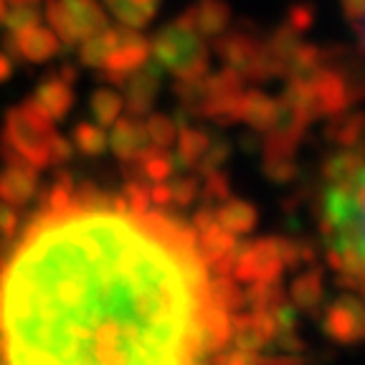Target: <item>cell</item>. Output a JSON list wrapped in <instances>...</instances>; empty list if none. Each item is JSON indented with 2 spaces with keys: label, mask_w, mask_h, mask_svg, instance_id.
I'll return each mask as SVG.
<instances>
[{
  "label": "cell",
  "mask_w": 365,
  "mask_h": 365,
  "mask_svg": "<svg viewBox=\"0 0 365 365\" xmlns=\"http://www.w3.org/2000/svg\"><path fill=\"white\" fill-rule=\"evenodd\" d=\"M195 231L160 213H36L0 269V365H195Z\"/></svg>",
  "instance_id": "1"
},
{
  "label": "cell",
  "mask_w": 365,
  "mask_h": 365,
  "mask_svg": "<svg viewBox=\"0 0 365 365\" xmlns=\"http://www.w3.org/2000/svg\"><path fill=\"white\" fill-rule=\"evenodd\" d=\"M150 51L155 56V63H160V68H165L178 81H188V84L203 79L211 66L205 43L180 18L155 36Z\"/></svg>",
  "instance_id": "2"
},
{
  "label": "cell",
  "mask_w": 365,
  "mask_h": 365,
  "mask_svg": "<svg viewBox=\"0 0 365 365\" xmlns=\"http://www.w3.org/2000/svg\"><path fill=\"white\" fill-rule=\"evenodd\" d=\"M56 135L53 120L38 107L34 97L21 102V107L8 109L3 140L29 163L34 170L48 168V145Z\"/></svg>",
  "instance_id": "3"
},
{
  "label": "cell",
  "mask_w": 365,
  "mask_h": 365,
  "mask_svg": "<svg viewBox=\"0 0 365 365\" xmlns=\"http://www.w3.org/2000/svg\"><path fill=\"white\" fill-rule=\"evenodd\" d=\"M216 53L234 68L244 81H267L272 76H282L279 66L269 56L264 41L254 38L244 31H234L216 41Z\"/></svg>",
  "instance_id": "4"
},
{
  "label": "cell",
  "mask_w": 365,
  "mask_h": 365,
  "mask_svg": "<svg viewBox=\"0 0 365 365\" xmlns=\"http://www.w3.org/2000/svg\"><path fill=\"white\" fill-rule=\"evenodd\" d=\"M236 282H277L284 274V264L279 259L277 236L257 241H244L234 249V267H231Z\"/></svg>",
  "instance_id": "5"
},
{
  "label": "cell",
  "mask_w": 365,
  "mask_h": 365,
  "mask_svg": "<svg viewBox=\"0 0 365 365\" xmlns=\"http://www.w3.org/2000/svg\"><path fill=\"white\" fill-rule=\"evenodd\" d=\"M307 79L309 86H312L319 117H337L360 97L358 91L350 89V81L345 79L340 68L327 66V63L319 66L317 71H312Z\"/></svg>",
  "instance_id": "6"
},
{
  "label": "cell",
  "mask_w": 365,
  "mask_h": 365,
  "mask_svg": "<svg viewBox=\"0 0 365 365\" xmlns=\"http://www.w3.org/2000/svg\"><path fill=\"white\" fill-rule=\"evenodd\" d=\"M322 330L340 345H355L365 337V309L358 294H345L330 304Z\"/></svg>",
  "instance_id": "7"
},
{
  "label": "cell",
  "mask_w": 365,
  "mask_h": 365,
  "mask_svg": "<svg viewBox=\"0 0 365 365\" xmlns=\"http://www.w3.org/2000/svg\"><path fill=\"white\" fill-rule=\"evenodd\" d=\"M150 56V43L143 34H137L132 29H122L120 36V43L114 46V51L107 56L104 61V81L109 84H117L122 86L125 79L137 71V68L143 66Z\"/></svg>",
  "instance_id": "8"
},
{
  "label": "cell",
  "mask_w": 365,
  "mask_h": 365,
  "mask_svg": "<svg viewBox=\"0 0 365 365\" xmlns=\"http://www.w3.org/2000/svg\"><path fill=\"white\" fill-rule=\"evenodd\" d=\"M160 79H163V68L155 61H145L143 66L132 71L125 79V99L122 107L127 109V114L132 117H145L153 112V102L158 97Z\"/></svg>",
  "instance_id": "9"
},
{
  "label": "cell",
  "mask_w": 365,
  "mask_h": 365,
  "mask_svg": "<svg viewBox=\"0 0 365 365\" xmlns=\"http://www.w3.org/2000/svg\"><path fill=\"white\" fill-rule=\"evenodd\" d=\"M112 135L107 137V145L112 148V153L122 160V163H135L140 158L145 148L150 145L148 132H145V122H140V117H117L112 122Z\"/></svg>",
  "instance_id": "10"
},
{
  "label": "cell",
  "mask_w": 365,
  "mask_h": 365,
  "mask_svg": "<svg viewBox=\"0 0 365 365\" xmlns=\"http://www.w3.org/2000/svg\"><path fill=\"white\" fill-rule=\"evenodd\" d=\"M180 21L203 38H216L231 23V8L223 0H198L182 13Z\"/></svg>",
  "instance_id": "11"
},
{
  "label": "cell",
  "mask_w": 365,
  "mask_h": 365,
  "mask_svg": "<svg viewBox=\"0 0 365 365\" xmlns=\"http://www.w3.org/2000/svg\"><path fill=\"white\" fill-rule=\"evenodd\" d=\"M38 193V170L31 165H8L0 173V200L13 208L29 203Z\"/></svg>",
  "instance_id": "12"
},
{
  "label": "cell",
  "mask_w": 365,
  "mask_h": 365,
  "mask_svg": "<svg viewBox=\"0 0 365 365\" xmlns=\"http://www.w3.org/2000/svg\"><path fill=\"white\" fill-rule=\"evenodd\" d=\"M13 36V34H11ZM16 38V51L18 58H29L31 63H43L48 58H53L56 53H61V43H58L56 34L51 29H43V26H31V29L21 31Z\"/></svg>",
  "instance_id": "13"
},
{
  "label": "cell",
  "mask_w": 365,
  "mask_h": 365,
  "mask_svg": "<svg viewBox=\"0 0 365 365\" xmlns=\"http://www.w3.org/2000/svg\"><path fill=\"white\" fill-rule=\"evenodd\" d=\"M34 99L53 122L63 120L71 112V107H74V86L63 81L58 74H51L38 84Z\"/></svg>",
  "instance_id": "14"
},
{
  "label": "cell",
  "mask_w": 365,
  "mask_h": 365,
  "mask_svg": "<svg viewBox=\"0 0 365 365\" xmlns=\"http://www.w3.org/2000/svg\"><path fill=\"white\" fill-rule=\"evenodd\" d=\"M61 8L79 41L107 29V13L102 11L97 0H61Z\"/></svg>",
  "instance_id": "15"
},
{
  "label": "cell",
  "mask_w": 365,
  "mask_h": 365,
  "mask_svg": "<svg viewBox=\"0 0 365 365\" xmlns=\"http://www.w3.org/2000/svg\"><path fill=\"white\" fill-rule=\"evenodd\" d=\"M277 117H279V104L274 102L272 97H267L259 89L244 91V97H241V122H246L251 130L264 135V132H269L277 125Z\"/></svg>",
  "instance_id": "16"
},
{
  "label": "cell",
  "mask_w": 365,
  "mask_h": 365,
  "mask_svg": "<svg viewBox=\"0 0 365 365\" xmlns=\"http://www.w3.org/2000/svg\"><path fill=\"white\" fill-rule=\"evenodd\" d=\"M257 208L246 200H236L228 195L223 203H218L216 208V221L226 228L228 234L234 236H244V234H251L254 226H257Z\"/></svg>",
  "instance_id": "17"
},
{
  "label": "cell",
  "mask_w": 365,
  "mask_h": 365,
  "mask_svg": "<svg viewBox=\"0 0 365 365\" xmlns=\"http://www.w3.org/2000/svg\"><path fill=\"white\" fill-rule=\"evenodd\" d=\"M234 249H236L234 234H228L218 221L211 223L205 231H200V236L195 239V251H198V257L203 259L205 267H211V264H216L218 259L228 257Z\"/></svg>",
  "instance_id": "18"
},
{
  "label": "cell",
  "mask_w": 365,
  "mask_h": 365,
  "mask_svg": "<svg viewBox=\"0 0 365 365\" xmlns=\"http://www.w3.org/2000/svg\"><path fill=\"white\" fill-rule=\"evenodd\" d=\"M117 21L132 31H143L158 13V0H104Z\"/></svg>",
  "instance_id": "19"
},
{
  "label": "cell",
  "mask_w": 365,
  "mask_h": 365,
  "mask_svg": "<svg viewBox=\"0 0 365 365\" xmlns=\"http://www.w3.org/2000/svg\"><path fill=\"white\" fill-rule=\"evenodd\" d=\"M178 137V155H173V163L175 168H195V163L200 160V155L211 148V137L205 135L203 130H195V127L180 125V135Z\"/></svg>",
  "instance_id": "20"
},
{
  "label": "cell",
  "mask_w": 365,
  "mask_h": 365,
  "mask_svg": "<svg viewBox=\"0 0 365 365\" xmlns=\"http://www.w3.org/2000/svg\"><path fill=\"white\" fill-rule=\"evenodd\" d=\"M322 272L317 267H312L309 272L299 274L292 284V299H294V307L302 309V312H317L319 302H322Z\"/></svg>",
  "instance_id": "21"
},
{
  "label": "cell",
  "mask_w": 365,
  "mask_h": 365,
  "mask_svg": "<svg viewBox=\"0 0 365 365\" xmlns=\"http://www.w3.org/2000/svg\"><path fill=\"white\" fill-rule=\"evenodd\" d=\"M120 36H122V29H102L99 34L84 38V46H81V51H79L81 63L91 68L104 66L107 56L114 51V46L120 43Z\"/></svg>",
  "instance_id": "22"
},
{
  "label": "cell",
  "mask_w": 365,
  "mask_h": 365,
  "mask_svg": "<svg viewBox=\"0 0 365 365\" xmlns=\"http://www.w3.org/2000/svg\"><path fill=\"white\" fill-rule=\"evenodd\" d=\"M135 165L143 170L145 180H153V182L168 180V175L175 170L173 155L168 153L165 148H158V145H153V143L140 153V158L135 160Z\"/></svg>",
  "instance_id": "23"
},
{
  "label": "cell",
  "mask_w": 365,
  "mask_h": 365,
  "mask_svg": "<svg viewBox=\"0 0 365 365\" xmlns=\"http://www.w3.org/2000/svg\"><path fill=\"white\" fill-rule=\"evenodd\" d=\"M284 289H282L279 279L277 282H251L244 292V304L251 309H262V312H274L284 302Z\"/></svg>",
  "instance_id": "24"
},
{
  "label": "cell",
  "mask_w": 365,
  "mask_h": 365,
  "mask_svg": "<svg viewBox=\"0 0 365 365\" xmlns=\"http://www.w3.org/2000/svg\"><path fill=\"white\" fill-rule=\"evenodd\" d=\"M208 299L231 314L239 312L241 307H246L244 292L239 289V284L231 277H213V279H208Z\"/></svg>",
  "instance_id": "25"
},
{
  "label": "cell",
  "mask_w": 365,
  "mask_h": 365,
  "mask_svg": "<svg viewBox=\"0 0 365 365\" xmlns=\"http://www.w3.org/2000/svg\"><path fill=\"white\" fill-rule=\"evenodd\" d=\"M327 137L335 140L337 145H342L345 150L360 148V143H363V114L355 112V114H350V117L335 120L327 127Z\"/></svg>",
  "instance_id": "26"
},
{
  "label": "cell",
  "mask_w": 365,
  "mask_h": 365,
  "mask_svg": "<svg viewBox=\"0 0 365 365\" xmlns=\"http://www.w3.org/2000/svg\"><path fill=\"white\" fill-rule=\"evenodd\" d=\"M74 145L79 153L89 155V158H99V155L107 153V135H104V127L91 125V122H79L74 127Z\"/></svg>",
  "instance_id": "27"
},
{
  "label": "cell",
  "mask_w": 365,
  "mask_h": 365,
  "mask_svg": "<svg viewBox=\"0 0 365 365\" xmlns=\"http://www.w3.org/2000/svg\"><path fill=\"white\" fill-rule=\"evenodd\" d=\"M91 114L99 122V127L112 125L117 117L122 114V94H117L114 89H97L91 94Z\"/></svg>",
  "instance_id": "28"
},
{
  "label": "cell",
  "mask_w": 365,
  "mask_h": 365,
  "mask_svg": "<svg viewBox=\"0 0 365 365\" xmlns=\"http://www.w3.org/2000/svg\"><path fill=\"white\" fill-rule=\"evenodd\" d=\"M74 203V178L68 173H58L53 188L46 195V211H66Z\"/></svg>",
  "instance_id": "29"
},
{
  "label": "cell",
  "mask_w": 365,
  "mask_h": 365,
  "mask_svg": "<svg viewBox=\"0 0 365 365\" xmlns=\"http://www.w3.org/2000/svg\"><path fill=\"white\" fill-rule=\"evenodd\" d=\"M145 132H148V140L158 148H170L175 143V125H173L170 117L165 114H150L148 122H145Z\"/></svg>",
  "instance_id": "30"
},
{
  "label": "cell",
  "mask_w": 365,
  "mask_h": 365,
  "mask_svg": "<svg viewBox=\"0 0 365 365\" xmlns=\"http://www.w3.org/2000/svg\"><path fill=\"white\" fill-rule=\"evenodd\" d=\"M46 18H48V23H51V31L56 34V38H61L66 48H71V46L79 41L74 34V29H71V23H68L66 13H63L61 0H48V6H46Z\"/></svg>",
  "instance_id": "31"
},
{
  "label": "cell",
  "mask_w": 365,
  "mask_h": 365,
  "mask_svg": "<svg viewBox=\"0 0 365 365\" xmlns=\"http://www.w3.org/2000/svg\"><path fill=\"white\" fill-rule=\"evenodd\" d=\"M0 21L6 23L8 34L18 36L21 31L31 29V26H36V23L41 21V13L36 6H11V11L3 13V18Z\"/></svg>",
  "instance_id": "32"
},
{
  "label": "cell",
  "mask_w": 365,
  "mask_h": 365,
  "mask_svg": "<svg viewBox=\"0 0 365 365\" xmlns=\"http://www.w3.org/2000/svg\"><path fill=\"white\" fill-rule=\"evenodd\" d=\"M231 195V185H228V175H223V170H211L205 173V182H203V200L208 205H218Z\"/></svg>",
  "instance_id": "33"
},
{
  "label": "cell",
  "mask_w": 365,
  "mask_h": 365,
  "mask_svg": "<svg viewBox=\"0 0 365 365\" xmlns=\"http://www.w3.org/2000/svg\"><path fill=\"white\" fill-rule=\"evenodd\" d=\"M264 175L272 182H292L299 173L294 158H264Z\"/></svg>",
  "instance_id": "34"
},
{
  "label": "cell",
  "mask_w": 365,
  "mask_h": 365,
  "mask_svg": "<svg viewBox=\"0 0 365 365\" xmlns=\"http://www.w3.org/2000/svg\"><path fill=\"white\" fill-rule=\"evenodd\" d=\"M122 198L127 200V208H130V213H135V216H143V213H148V208H150V188L145 185L143 180H127L125 195H122Z\"/></svg>",
  "instance_id": "35"
},
{
  "label": "cell",
  "mask_w": 365,
  "mask_h": 365,
  "mask_svg": "<svg viewBox=\"0 0 365 365\" xmlns=\"http://www.w3.org/2000/svg\"><path fill=\"white\" fill-rule=\"evenodd\" d=\"M228 158H231V145H228L226 140H223V143H211V148L205 150L198 163H195V170L203 173V175L211 170H218Z\"/></svg>",
  "instance_id": "36"
},
{
  "label": "cell",
  "mask_w": 365,
  "mask_h": 365,
  "mask_svg": "<svg viewBox=\"0 0 365 365\" xmlns=\"http://www.w3.org/2000/svg\"><path fill=\"white\" fill-rule=\"evenodd\" d=\"M168 185H170V203L180 205V208H188L200 193V185L195 178H178Z\"/></svg>",
  "instance_id": "37"
},
{
  "label": "cell",
  "mask_w": 365,
  "mask_h": 365,
  "mask_svg": "<svg viewBox=\"0 0 365 365\" xmlns=\"http://www.w3.org/2000/svg\"><path fill=\"white\" fill-rule=\"evenodd\" d=\"M312 23H314V8L312 6H304V3H299V6H292L289 8L287 26H289V29H294L299 36H302L304 31L312 29Z\"/></svg>",
  "instance_id": "38"
},
{
  "label": "cell",
  "mask_w": 365,
  "mask_h": 365,
  "mask_svg": "<svg viewBox=\"0 0 365 365\" xmlns=\"http://www.w3.org/2000/svg\"><path fill=\"white\" fill-rule=\"evenodd\" d=\"M74 158V145L68 143L66 137L53 135L51 145H48V165H66Z\"/></svg>",
  "instance_id": "39"
},
{
  "label": "cell",
  "mask_w": 365,
  "mask_h": 365,
  "mask_svg": "<svg viewBox=\"0 0 365 365\" xmlns=\"http://www.w3.org/2000/svg\"><path fill=\"white\" fill-rule=\"evenodd\" d=\"M269 345H277L287 355H299L304 350V340L297 335V330H277V335H274V340Z\"/></svg>",
  "instance_id": "40"
},
{
  "label": "cell",
  "mask_w": 365,
  "mask_h": 365,
  "mask_svg": "<svg viewBox=\"0 0 365 365\" xmlns=\"http://www.w3.org/2000/svg\"><path fill=\"white\" fill-rule=\"evenodd\" d=\"M213 365H264L259 353H246V350H228V353H216Z\"/></svg>",
  "instance_id": "41"
},
{
  "label": "cell",
  "mask_w": 365,
  "mask_h": 365,
  "mask_svg": "<svg viewBox=\"0 0 365 365\" xmlns=\"http://www.w3.org/2000/svg\"><path fill=\"white\" fill-rule=\"evenodd\" d=\"M18 226H21V218L16 208L0 200V239H13L18 234Z\"/></svg>",
  "instance_id": "42"
},
{
  "label": "cell",
  "mask_w": 365,
  "mask_h": 365,
  "mask_svg": "<svg viewBox=\"0 0 365 365\" xmlns=\"http://www.w3.org/2000/svg\"><path fill=\"white\" fill-rule=\"evenodd\" d=\"M363 11H365V0H342V13L353 26L358 41H363Z\"/></svg>",
  "instance_id": "43"
},
{
  "label": "cell",
  "mask_w": 365,
  "mask_h": 365,
  "mask_svg": "<svg viewBox=\"0 0 365 365\" xmlns=\"http://www.w3.org/2000/svg\"><path fill=\"white\" fill-rule=\"evenodd\" d=\"M211 223H216V208L205 203L203 208H200V211L193 216V231H198V234H200V231H205Z\"/></svg>",
  "instance_id": "44"
},
{
  "label": "cell",
  "mask_w": 365,
  "mask_h": 365,
  "mask_svg": "<svg viewBox=\"0 0 365 365\" xmlns=\"http://www.w3.org/2000/svg\"><path fill=\"white\" fill-rule=\"evenodd\" d=\"M150 203H158V205H170V185L165 180L155 182L153 188H150Z\"/></svg>",
  "instance_id": "45"
},
{
  "label": "cell",
  "mask_w": 365,
  "mask_h": 365,
  "mask_svg": "<svg viewBox=\"0 0 365 365\" xmlns=\"http://www.w3.org/2000/svg\"><path fill=\"white\" fill-rule=\"evenodd\" d=\"M0 158H3L6 165H29V163H26V160H23L21 155H18L16 150L6 143V140H0Z\"/></svg>",
  "instance_id": "46"
},
{
  "label": "cell",
  "mask_w": 365,
  "mask_h": 365,
  "mask_svg": "<svg viewBox=\"0 0 365 365\" xmlns=\"http://www.w3.org/2000/svg\"><path fill=\"white\" fill-rule=\"evenodd\" d=\"M13 76V58L8 53H0V84H6Z\"/></svg>",
  "instance_id": "47"
},
{
  "label": "cell",
  "mask_w": 365,
  "mask_h": 365,
  "mask_svg": "<svg viewBox=\"0 0 365 365\" xmlns=\"http://www.w3.org/2000/svg\"><path fill=\"white\" fill-rule=\"evenodd\" d=\"M257 135L259 132H254V135H249V137H241V148H244L246 153H257V150H262V143H257Z\"/></svg>",
  "instance_id": "48"
},
{
  "label": "cell",
  "mask_w": 365,
  "mask_h": 365,
  "mask_svg": "<svg viewBox=\"0 0 365 365\" xmlns=\"http://www.w3.org/2000/svg\"><path fill=\"white\" fill-rule=\"evenodd\" d=\"M11 6H38V0H6Z\"/></svg>",
  "instance_id": "49"
},
{
  "label": "cell",
  "mask_w": 365,
  "mask_h": 365,
  "mask_svg": "<svg viewBox=\"0 0 365 365\" xmlns=\"http://www.w3.org/2000/svg\"><path fill=\"white\" fill-rule=\"evenodd\" d=\"M3 13H6V0H0V18H3Z\"/></svg>",
  "instance_id": "50"
}]
</instances>
